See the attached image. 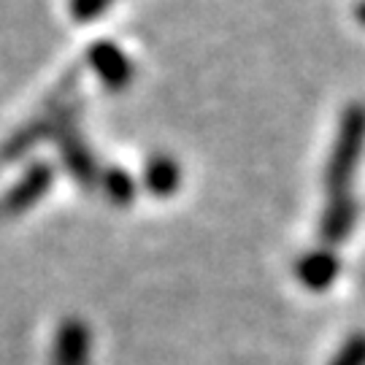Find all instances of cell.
<instances>
[{
	"mask_svg": "<svg viewBox=\"0 0 365 365\" xmlns=\"http://www.w3.org/2000/svg\"><path fill=\"white\" fill-rule=\"evenodd\" d=\"M298 276L309 289H327L339 276V260L327 249H317L298 262Z\"/></svg>",
	"mask_w": 365,
	"mask_h": 365,
	"instance_id": "obj_8",
	"label": "cell"
},
{
	"mask_svg": "<svg viewBox=\"0 0 365 365\" xmlns=\"http://www.w3.org/2000/svg\"><path fill=\"white\" fill-rule=\"evenodd\" d=\"M365 152V106L349 103L339 119L336 141L330 146L325 165V190L330 197L349 195L354 170Z\"/></svg>",
	"mask_w": 365,
	"mask_h": 365,
	"instance_id": "obj_1",
	"label": "cell"
},
{
	"mask_svg": "<svg viewBox=\"0 0 365 365\" xmlns=\"http://www.w3.org/2000/svg\"><path fill=\"white\" fill-rule=\"evenodd\" d=\"M114 6V0H71L68 3V11L76 22H92L98 19L101 14H106Z\"/></svg>",
	"mask_w": 365,
	"mask_h": 365,
	"instance_id": "obj_10",
	"label": "cell"
},
{
	"mask_svg": "<svg viewBox=\"0 0 365 365\" xmlns=\"http://www.w3.org/2000/svg\"><path fill=\"white\" fill-rule=\"evenodd\" d=\"M87 66L98 76V81L111 92L130 87L133 76H135L130 54L122 52L114 41H95L87 52Z\"/></svg>",
	"mask_w": 365,
	"mask_h": 365,
	"instance_id": "obj_2",
	"label": "cell"
},
{
	"mask_svg": "<svg viewBox=\"0 0 365 365\" xmlns=\"http://www.w3.org/2000/svg\"><path fill=\"white\" fill-rule=\"evenodd\" d=\"M333 365H365V336H354L339 352Z\"/></svg>",
	"mask_w": 365,
	"mask_h": 365,
	"instance_id": "obj_11",
	"label": "cell"
},
{
	"mask_svg": "<svg viewBox=\"0 0 365 365\" xmlns=\"http://www.w3.org/2000/svg\"><path fill=\"white\" fill-rule=\"evenodd\" d=\"M52 182H54L52 163H46V160L33 163V165L25 170V176L6 192L3 203H0V211H3V214H22V211H27L30 206H36L41 197L49 192Z\"/></svg>",
	"mask_w": 365,
	"mask_h": 365,
	"instance_id": "obj_4",
	"label": "cell"
},
{
	"mask_svg": "<svg viewBox=\"0 0 365 365\" xmlns=\"http://www.w3.org/2000/svg\"><path fill=\"white\" fill-rule=\"evenodd\" d=\"M354 19H357V25L365 27V0H360V3L354 6Z\"/></svg>",
	"mask_w": 365,
	"mask_h": 365,
	"instance_id": "obj_12",
	"label": "cell"
},
{
	"mask_svg": "<svg viewBox=\"0 0 365 365\" xmlns=\"http://www.w3.org/2000/svg\"><path fill=\"white\" fill-rule=\"evenodd\" d=\"M357 220V203L352 195H336L327 200L325 214H322V238L327 244H344Z\"/></svg>",
	"mask_w": 365,
	"mask_h": 365,
	"instance_id": "obj_5",
	"label": "cell"
},
{
	"mask_svg": "<svg viewBox=\"0 0 365 365\" xmlns=\"http://www.w3.org/2000/svg\"><path fill=\"white\" fill-rule=\"evenodd\" d=\"M101 187H103V192L108 195V200L117 203V206H130L133 197H135V182H133V176L125 168H117V165L101 170Z\"/></svg>",
	"mask_w": 365,
	"mask_h": 365,
	"instance_id": "obj_9",
	"label": "cell"
},
{
	"mask_svg": "<svg viewBox=\"0 0 365 365\" xmlns=\"http://www.w3.org/2000/svg\"><path fill=\"white\" fill-rule=\"evenodd\" d=\"M87 357H90V333L81 322L71 319L57 333L54 365H87Z\"/></svg>",
	"mask_w": 365,
	"mask_h": 365,
	"instance_id": "obj_6",
	"label": "cell"
},
{
	"mask_svg": "<svg viewBox=\"0 0 365 365\" xmlns=\"http://www.w3.org/2000/svg\"><path fill=\"white\" fill-rule=\"evenodd\" d=\"M144 184L146 190L157 197L173 195L179 190V184H182V168H179V163L168 155L152 157L144 168Z\"/></svg>",
	"mask_w": 365,
	"mask_h": 365,
	"instance_id": "obj_7",
	"label": "cell"
},
{
	"mask_svg": "<svg viewBox=\"0 0 365 365\" xmlns=\"http://www.w3.org/2000/svg\"><path fill=\"white\" fill-rule=\"evenodd\" d=\"M54 141L60 146V155H63V163H66L68 173H71L81 187L92 190L95 184H101V168H98V163H95V157H92L90 146L84 144L76 122L66 125L63 130L54 135Z\"/></svg>",
	"mask_w": 365,
	"mask_h": 365,
	"instance_id": "obj_3",
	"label": "cell"
}]
</instances>
